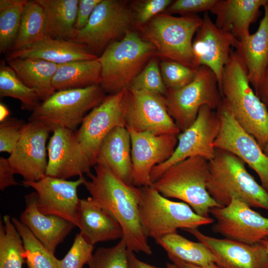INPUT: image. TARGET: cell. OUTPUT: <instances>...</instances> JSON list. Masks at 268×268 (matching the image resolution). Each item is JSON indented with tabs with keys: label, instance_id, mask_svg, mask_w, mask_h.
I'll return each mask as SVG.
<instances>
[{
	"label": "cell",
	"instance_id": "1",
	"mask_svg": "<svg viewBox=\"0 0 268 268\" xmlns=\"http://www.w3.org/2000/svg\"><path fill=\"white\" fill-rule=\"evenodd\" d=\"M95 173L87 174L83 185L91 197L119 223L128 250L152 253L140 214V188L127 184L101 164L94 166Z\"/></svg>",
	"mask_w": 268,
	"mask_h": 268
},
{
	"label": "cell",
	"instance_id": "2",
	"mask_svg": "<svg viewBox=\"0 0 268 268\" xmlns=\"http://www.w3.org/2000/svg\"><path fill=\"white\" fill-rule=\"evenodd\" d=\"M223 100L240 126L263 148L268 139V109L255 93L243 59L235 49L219 86Z\"/></svg>",
	"mask_w": 268,
	"mask_h": 268
},
{
	"label": "cell",
	"instance_id": "3",
	"mask_svg": "<svg viewBox=\"0 0 268 268\" xmlns=\"http://www.w3.org/2000/svg\"><path fill=\"white\" fill-rule=\"evenodd\" d=\"M245 162L234 154L215 148L208 161L206 189L221 207L228 205L232 198L252 208L268 211V193L248 172Z\"/></svg>",
	"mask_w": 268,
	"mask_h": 268
},
{
	"label": "cell",
	"instance_id": "4",
	"mask_svg": "<svg viewBox=\"0 0 268 268\" xmlns=\"http://www.w3.org/2000/svg\"><path fill=\"white\" fill-rule=\"evenodd\" d=\"M155 55V48L137 32L130 30L110 43L97 59L101 65L99 85L106 93L128 89L132 80Z\"/></svg>",
	"mask_w": 268,
	"mask_h": 268
},
{
	"label": "cell",
	"instance_id": "5",
	"mask_svg": "<svg viewBox=\"0 0 268 268\" xmlns=\"http://www.w3.org/2000/svg\"><path fill=\"white\" fill-rule=\"evenodd\" d=\"M202 23V18L196 14L177 17L162 13L139 29L142 38L154 46L156 55L197 69L192 46Z\"/></svg>",
	"mask_w": 268,
	"mask_h": 268
},
{
	"label": "cell",
	"instance_id": "6",
	"mask_svg": "<svg viewBox=\"0 0 268 268\" xmlns=\"http://www.w3.org/2000/svg\"><path fill=\"white\" fill-rule=\"evenodd\" d=\"M208 161L191 157L167 168L151 186L167 198L179 199L198 215L209 217L211 208L220 206L206 189Z\"/></svg>",
	"mask_w": 268,
	"mask_h": 268
},
{
	"label": "cell",
	"instance_id": "7",
	"mask_svg": "<svg viewBox=\"0 0 268 268\" xmlns=\"http://www.w3.org/2000/svg\"><path fill=\"white\" fill-rule=\"evenodd\" d=\"M140 188V214L147 237L155 240L177 232L178 229H198L214 222L212 218L198 215L186 203L163 196L151 186Z\"/></svg>",
	"mask_w": 268,
	"mask_h": 268
},
{
	"label": "cell",
	"instance_id": "8",
	"mask_svg": "<svg viewBox=\"0 0 268 268\" xmlns=\"http://www.w3.org/2000/svg\"><path fill=\"white\" fill-rule=\"evenodd\" d=\"M107 95L99 85L55 91L32 112L28 121H38L53 132L58 128L77 130L86 115Z\"/></svg>",
	"mask_w": 268,
	"mask_h": 268
},
{
	"label": "cell",
	"instance_id": "9",
	"mask_svg": "<svg viewBox=\"0 0 268 268\" xmlns=\"http://www.w3.org/2000/svg\"><path fill=\"white\" fill-rule=\"evenodd\" d=\"M164 97L168 112L182 132L194 123L202 106L216 111L222 101L217 77L205 66L200 67L185 86L167 89Z\"/></svg>",
	"mask_w": 268,
	"mask_h": 268
},
{
	"label": "cell",
	"instance_id": "10",
	"mask_svg": "<svg viewBox=\"0 0 268 268\" xmlns=\"http://www.w3.org/2000/svg\"><path fill=\"white\" fill-rule=\"evenodd\" d=\"M134 22V13L125 2L102 0L86 26L76 31L70 41L84 45L97 56L110 43L123 38Z\"/></svg>",
	"mask_w": 268,
	"mask_h": 268
},
{
	"label": "cell",
	"instance_id": "11",
	"mask_svg": "<svg viewBox=\"0 0 268 268\" xmlns=\"http://www.w3.org/2000/svg\"><path fill=\"white\" fill-rule=\"evenodd\" d=\"M221 127L216 111L207 106H202L194 123L178 136L175 150L167 161L152 169L150 179L154 183L172 165L191 157L200 156L210 161L214 156L215 148L213 143Z\"/></svg>",
	"mask_w": 268,
	"mask_h": 268
},
{
	"label": "cell",
	"instance_id": "12",
	"mask_svg": "<svg viewBox=\"0 0 268 268\" xmlns=\"http://www.w3.org/2000/svg\"><path fill=\"white\" fill-rule=\"evenodd\" d=\"M221 127L213 145L238 157L258 175L268 193V156L256 140L238 123L222 98L216 110Z\"/></svg>",
	"mask_w": 268,
	"mask_h": 268
},
{
	"label": "cell",
	"instance_id": "13",
	"mask_svg": "<svg viewBox=\"0 0 268 268\" xmlns=\"http://www.w3.org/2000/svg\"><path fill=\"white\" fill-rule=\"evenodd\" d=\"M128 89L107 95L103 102L89 112L75 133L76 137L93 166L100 145L117 127H125V114Z\"/></svg>",
	"mask_w": 268,
	"mask_h": 268
},
{
	"label": "cell",
	"instance_id": "14",
	"mask_svg": "<svg viewBox=\"0 0 268 268\" xmlns=\"http://www.w3.org/2000/svg\"><path fill=\"white\" fill-rule=\"evenodd\" d=\"M209 213L216 221L213 232L225 238L248 244L268 238V218L237 199L232 198L226 206L211 208Z\"/></svg>",
	"mask_w": 268,
	"mask_h": 268
},
{
	"label": "cell",
	"instance_id": "15",
	"mask_svg": "<svg viewBox=\"0 0 268 268\" xmlns=\"http://www.w3.org/2000/svg\"><path fill=\"white\" fill-rule=\"evenodd\" d=\"M126 128L156 135L179 134L164 96L143 90H128L125 114Z\"/></svg>",
	"mask_w": 268,
	"mask_h": 268
},
{
	"label": "cell",
	"instance_id": "16",
	"mask_svg": "<svg viewBox=\"0 0 268 268\" xmlns=\"http://www.w3.org/2000/svg\"><path fill=\"white\" fill-rule=\"evenodd\" d=\"M51 132L38 121H28L23 128L8 159L14 174L22 176L24 181H36L46 176V142Z\"/></svg>",
	"mask_w": 268,
	"mask_h": 268
},
{
	"label": "cell",
	"instance_id": "17",
	"mask_svg": "<svg viewBox=\"0 0 268 268\" xmlns=\"http://www.w3.org/2000/svg\"><path fill=\"white\" fill-rule=\"evenodd\" d=\"M126 128L131 140L133 185L138 188L151 186L152 169L172 155L178 143V134L156 135Z\"/></svg>",
	"mask_w": 268,
	"mask_h": 268
},
{
	"label": "cell",
	"instance_id": "18",
	"mask_svg": "<svg viewBox=\"0 0 268 268\" xmlns=\"http://www.w3.org/2000/svg\"><path fill=\"white\" fill-rule=\"evenodd\" d=\"M85 179L81 176L76 180L68 181L46 176L38 181L23 180L22 183L35 190L37 206L41 212L63 218L77 227V213L80 200L77 190Z\"/></svg>",
	"mask_w": 268,
	"mask_h": 268
},
{
	"label": "cell",
	"instance_id": "19",
	"mask_svg": "<svg viewBox=\"0 0 268 268\" xmlns=\"http://www.w3.org/2000/svg\"><path fill=\"white\" fill-rule=\"evenodd\" d=\"M193 41V51L198 67L205 66L217 77L219 88L222 73L233 49L239 40L229 33L217 27L205 12L202 23Z\"/></svg>",
	"mask_w": 268,
	"mask_h": 268
},
{
	"label": "cell",
	"instance_id": "20",
	"mask_svg": "<svg viewBox=\"0 0 268 268\" xmlns=\"http://www.w3.org/2000/svg\"><path fill=\"white\" fill-rule=\"evenodd\" d=\"M47 146L46 176L67 180L90 173L93 166L78 141L74 132L58 128Z\"/></svg>",
	"mask_w": 268,
	"mask_h": 268
},
{
	"label": "cell",
	"instance_id": "21",
	"mask_svg": "<svg viewBox=\"0 0 268 268\" xmlns=\"http://www.w3.org/2000/svg\"><path fill=\"white\" fill-rule=\"evenodd\" d=\"M185 231L206 245L221 268H268V254L261 243L248 244L204 234L198 229Z\"/></svg>",
	"mask_w": 268,
	"mask_h": 268
},
{
	"label": "cell",
	"instance_id": "22",
	"mask_svg": "<svg viewBox=\"0 0 268 268\" xmlns=\"http://www.w3.org/2000/svg\"><path fill=\"white\" fill-rule=\"evenodd\" d=\"M37 199L36 192L25 196V207L20 214L19 220L49 251L54 254L57 247L75 226L63 218L41 212L37 206Z\"/></svg>",
	"mask_w": 268,
	"mask_h": 268
},
{
	"label": "cell",
	"instance_id": "23",
	"mask_svg": "<svg viewBox=\"0 0 268 268\" xmlns=\"http://www.w3.org/2000/svg\"><path fill=\"white\" fill-rule=\"evenodd\" d=\"M257 31L240 40L237 50L246 65L248 79L257 95L268 66V0Z\"/></svg>",
	"mask_w": 268,
	"mask_h": 268
},
{
	"label": "cell",
	"instance_id": "24",
	"mask_svg": "<svg viewBox=\"0 0 268 268\" xmlns=\"http://www.w3.org/2000/svg\"><path fill=\"white\" fill-rule=\"evenodd\" d=\"M77 219L79 233L92 246L123 237L118 221L91 197L80 200Z\"/></svg>",
	"mask_w": 268,
	"mask_h": 268
},
{
	"label": "cell",
	"instance_id": "25",
	"mask_svg": "<svg viewBox=\"0 0 268 268\" xmlns=\"http://www.w3.org/2000/svg\"><path fill=\"white\" fill-rule=\"evenodd\" d=\"M268 0H217L210 12L216 16L215 24L238 40L249 35L251 24Z\"/></svg>",
	"mask_w": 268,
	"mask_h": 268
},
{
	"label": "cell",
	"instance_id": "26",
	"mask_svg": "<svg viewBox=\"0 0 268 268\" xmlns=\"http://www.w3.org/2000/svg\"><path fill=\"white\" fill-rule=\"evenodd\" d=\"M8 58H31L57 65L78 60H92L98 57L83 45L69 40L46 37L42 40L7 54Z\"/></svg>",
	"mask_w": 268,
	"mask_h": 268
},
{
	"label": "cell",
	"instance_id": "27",
	"mask_svg": "<svg viewBox=\"0 0 268 268\" xmlns=\"http://www.w3.org/2000/svg\"><path fill=\"white\" fill-rule=\"evenodd\" d=\"M96 164L107 166L127 184L133 185L131 140L126 127L114 128L99 148Z\"/></svg>",
	"mask_w": 268,
	"mask_h": 268
},
{
	"label": "cell",
	"instance_id": "28",
	"mask_svg": "<svg viewBox=\"0 0 268 268\" xmlns=\"http://www.w3.org/2000/svg\"><path fill=\"white\" fill-rule=\"evenodd\" d=\"M5 62L21 81L38 94L42 102L55 92L52 79L58 65L31 58L6 57Z\"/></svg>",
	"mask_w": 268,
	"mask_h": 268
},
{
	"label": "cell",
	"instance_id": "29",
	"mask_svg": "<svg viewBox=\"0 0 268 268\" xmlns=\"http://www.w3.org/2000/svg\"><path fill=\"white\" fill-rule=\"evenodd\" d=\"M45 14V33L47 37L72 40L76 34L79 0H37Z\"/></svg>",
	"mask_w": 268,
	"mask_h": 268
},
{
	"label": "cell",
	"instance_id": "30",
	"mask_svg": "<svg viewBox=\"0 0 268 268\" xmlns=\"http://www.w3.org/2000/svg\"><path fill=\"white\" fill-rule=\"evenodd\" d=\"M97 58L58 65L52 79L54 90L83 88L99 85L101 68Z\"/></svg>",
	"mask_w": 268,
	"mask_h": 268
},
{
	"label": "cell",
	"instance_id": "31",
	"mask_svg": "<svg viewBox=\"0 0 268 268\" xmlns=\"http://www.w3.org/2000/svg\"><path fill=\"white\" fill-rule=\"evenodd\" d=\"M156 243L173 257L183 262L199 267L207 266L216 263V258L203 243L191 241L177 232L155 239Z\"/></svg>",
	"mask_w": 268,
	"mask_h": 268
},
{
	"label": "cell",
	"instance_id": "32",
	"mask_svg": "<svg viewBox=\"0 0 268 268\" xmlns=\"http://www.w3.org/2000/svg\"><path fill=\"white\" fill-rule=\"evenodd\" d=\"M45 14L42 6L37 0H27L24 7L15 40L10 52L45 38Z\"/></svg>",
	"mask_w": 268,
	"mask_h": 268
},
{
	"label": "cell",
	"instance_id": "33",
	"mask_svg": "<svg viewBox=\"0 0 268 268\" xmlns=\"http://www.w3.org/2000/svg\"><path fill=\"white\" fill-rule=\"evenodd\" d=\"M25 261L22 238L10 216L5 215L0 222V268H22Z\"/></svg>",
	"mask_w": 268,
	"mask_h": 268
},
{
	"label": "cell",
	"instance_id": "34",
	"mask_svg": "<svg viewBox=\"0 0 268 268\" xmlns=\"http://www.w3.org/2000/svg\"><path fill=\"white\" fill-rule=\"evenodd\" d=\"M0 96L19 100L22 110L32 112L42 102L38 94L26 86L4 60L0 65Z\"/></svg>",
	"mask_w": 268,
	"mask_h": 268
},
{
	"label": "cell",
	"instance_id": "35",
	"mask_svg": "<svg viewBox=\"0 0 268 268\" xmlns=\"http://www.w3.org/2000/svg\"><path fill=\"white\" fill-rule=\"evenodd\" d=\"M27 0H0V52L9 53L18 31Z\"/></svg>",
	"mask_w": 268,
	"mask_h": 268
},
{
	"label": "cell",
	"instance_id": "36",
	"mask_svg": "<svg viewBox=\"0 0 268 268\" xmlns=\"http://www.w3.org/2000/svg\"><path fill=\"white\" fill-rule=\"evenodd\" d=\"M19 233L25 252V261L29 268H58V260L54 254L34 235L19 219L11 218Z\"/></svg>",
	"mask_w": 268,
	"mask_h": 268
},
{
	"label": "cell",
	"instance_id": "37",
	"mask_svg": "<svg viewBox=\"0 0 268 268\" xmlns=\"http://www.w3.org/2000/svg\"><path fill=\"white\" fill-rule=\"evenodd\" d=\"M87 264L89 268H129L124 239L122 238L114 246L97 249Z\"/></svg>",
	"mask_w": 268,
	"mask_h": 268
},
{
	"label": "cell",
	"instance_id": "38",
	"mask_svg": "<svg viewBox=\"0 0 268 268\" xmlns=\"http://www.w3.org/2000/svg\"><path fill=\"white\" fill-rule=\"evenodd\" d=\"M128 90H143L165 96L167 90L158 62L152 57L144 68L132 80Z\"/></svg>",
	"mask_w": 268,
	"mask_h": 268
},
{
	"label": "cell",
	"instance_id": "39",
	"mask_svg": "<svg viewBox=\"0 0 268 268\" xmlns=\"http://www.w3.org/2000/svg\"><path fill=\"white\" fill-rule=\"evenodd\" d=\"M159 67L165 86L167 89L173 90L179 89L192 82L198 69L170 60H163Z\"/></svg>",
	"mask_w": 268,
	"mask_h": 268
},
{
	"label": "cell",
	"instance_id": "40",
	"mask_svg": "<svg viewBox=\"0 0 268 268\" xmlns=\"http://www.w3.org/2000/svg\"><path fill=\"white\" fill-rule=\"evenodd\" d=\"M94 246L88 243L80 234L76 235L73 244L66 255L58 260V268H82L88 264Z\"/></svg>",
	"mask_w": 268,
	"mask_h": 268
},
{
	"label": "cell",
	"instance_id": "41",
	"mask_svg": "<svg viewBox=\"0 0 268 268\" xmlns=\"http://www.w3.org/2000/svg\"><path fill=\"white\" fill-rule=\"evenodd\" d=\"M23 120L8 118L0 124V151L10 154L15 147L26 125Z\"/></svg>",
	"mask_w": 268,
	"mask_h": 268
},
{
	"label": "cell",
	"instance_id": "42",
	"mask_svg": "<svg viewBox=\"0 0 268 268\" xmlns=\"http://www.w3.org/2000/svg\"><path fill=\"white\" fill-rule=\"evenodd\" d=\"M171 0H146L136 5L134 12V22L139 27L167 9Z\"/></svg>",
	"mask_w": 268,
	"mask_h": 268
},
{
	"label": "cell",
	"instance_id": "43",
	"mask_svg": "<svg viewBox=\"0 0 268 268\" xmlns=\"http://www.w3.org/2000/svg\"><path fill=\"white\" fill-rule=\"evenodd\" d=\"M216 1L217 0H176L171 3L166 11L170 14H195L198 12L210 11Z\"/></svg>",
	"mask_w": 268,
	"mask_h": 268
},
{
	"label": "cell",
	"instance_id": "44",
	"mask_svg": "<svg viewBox=\"0 0 268 268\" xmlns=\"http://www.w3.org/2000/svg\"><path fill=\"white\" fill-rule=\"evenodd\" d=\"M102 0H79L75 29L76 31L84 28L97 6Z\"/></svg>",
	"mask_w": 268,
	"mask_h": 268
},
{
	"label": "cell",
	"instance_id": "45",
	"mask_svg": "<svg viewBox=\"0 0 268 268\" xmlns=\"http://www.w3.org/2000/svg\"><path fill=\"white\" fill-rule=\"evenodd\" d=\"M14 173L8 158L0 157V190L3 191L10 186L19 185L14 179Z\"/></svg>",
	"mask_w": 268,
	"mask_h": 268
},
{
	"label": "cell",
	"instance_id": "46",
	"mask_svg": "<svg viewBox=\"0 0 268 268\" xmlns=\"http://www.w3.org/2000/svg\"><path fill=\"white\" fill-rule=\"evenodd\" d=\"M128 257L129 268H161L140 261L136 257L134 252L128 250Z\"/></svg>",
	"mask_w": 268,
	"mask_h": 268
},
{
	"label": "cell",
	"instance_id": "47",
	"mask_svg": "<svg viewBox=\"0 0 268 268\" xmlns=\"http://www.w3.org/2000/svg\"><path fill=\"white\" fill-rule=\"evenodd\" d=\"M168 257L177 268H221L215 263H212L205 267H199L183 262L173 257L168 256Z\"/></svg>",
	"mask_w": 268,
	"mask_h": 268
},
{
	"label": "cell",
	"instance_id": "48",
	"mask_svg": "<svg viewBox=\"0 0 268 268\" xmlns=\"http://www.w3.org/2000/svg\"><path fill=\"white\" fill-rule=\"evenodd\" d=\"M257 96L268 107V66L263 82Z\"/></svg>",
	"mask_w": 268,
	"mask_h": 268
},
{
	"label": "cell",
	"instance_id": "49",
	"mask_svg": "<svg viewBox=\"0 0 268 268\" xmlns=\"http://www.w3.org/2000/svg\"><path fill=\"white\" fill-rule=\"evenodd\" d=\"M10 114L9 109L3 103L0 102V123L4 121L7 118Z\"/></svg>",
	"mask_w": 268,
	"mask_h": 268
},
{
	"label": "cell",
	"instance_id": "50",
	"mask_svg": "<svg viewBox=\"0 0 268 268\" xmlns=\"http://www.w3.org/2000/svg\"><path fill=\"white\" fill-rule=\"evenodd\" d=\"M260 243L264 246L268 254V238L263 240Z\"/></svg>",
	"mask_w": 268,
	"mask_h": 268
},
{
	"label": "cell",
	"instance_id": "51",
	"mask_svg": "<svg viewBox=\"0 0 268 268\" xmlns=\"http://www.w3.org/2000/svg\"><path fill=\"white\" fill-rule=\"evenodd\" d=\"M264 153L268 156V139L263 148Z\"/></svg>",
	"mask_w": 268,
	"mask_h": 268
},
{
	"label": "cell",
	"instance_id": "52",
	"mask_svg": "<svg viewBox=\"0 0 268 268\" xmlns=\"http://www.w3.org/2000/svg\"><path fill=\"white\" fill-rule=\"evenodd\" d=\"M167 268H177L174 264H171V263H167Z\"/></svg>",
	"mask_w": 268,
	"mask_h": 268
}]
</instances>
